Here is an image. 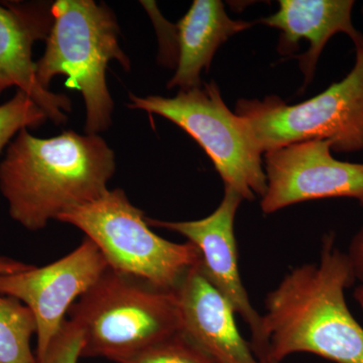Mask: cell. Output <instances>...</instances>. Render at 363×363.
I'll list each match as a JSON object with an SVG mask.
<instances>
[{"mask_svg":"<svg viewBox=\"0 0 363 363\" xmlns=\"http://www.w3.org/2000/svg\"><path fill=\"white\" fill-rule=\"evenodd\" d=\"M108 269L99 248L86 238L75 250L48 266L0 276V294L18 298L35 317V357L44 354L72 306Z\"/></svg>","mask_w":363,"mask_h":363,"instance_id":"cell-8","label":"cell"},{"mask_svg":"<svg viewBox=\"0 0 363 363\" xmlns=\"http://www.w3.org/2000/svg\"><path fill=\"white\" fill-rule=\"evenodd\" d=\"M47 119L45 112L32 98L18 90L9 101L0 105V154L21 130L39 128Z\"/></svg>","mask_w":363,"mask_h":363,"instance_id":"cell-17","label":"cell"},{"mask_svg":"<svg viewBox=\"0 0 363 363\" xmlns=\"http://www.w3.org/2000/svg\"><path fill=\"white\" fill-rule=\"evenodd\" d=\"M243 201L235 191L225 187L224 197L216 210L200 220L161 221L147 218L150 227L181 234L201 253L203 271L215 288L233 306L252 332L253 353L262 357V315L253 308L242 284L238 267V250L234 222Z\"/></svg>","mask_w":363,"mask_h":363,"instance_id":"cell-10","label":"cell"},{"mask_svg":"<svg viewBox=\"0 0 363 363\" xmlns=\"http://www.w3.org/2000/svg\"><path fill=\"white\" fill-rule=\"evenodd\" d=\"M83 334L77 325L67 320L58 335L35 363H78L82 350Z\"/></svg>","mask_w":363,"mask_h":363,"instance_id":"cell-18","label":"cell"},{"mask_svg":"<svg viewBox=\"0 0 363 363\" xmlns=\"http://www.w3.org/2000/svg\"><path fill=\"white\" fill-rule=\"evenodd\" d=\"M57 220L77 227L90 238L112 271L175 291L186 274L201 262L190 241L172 242L150 229L142 210L121 189L108 190L95 201L68 210Z\"/></svg>","mask_w":363,"mask_h":363,"instance_id":"cell-5","label":"cell"},{"mask_svg":"<svg viewBox=\"0 0 363 363\" xmlns=\"http://www.w3.org/2000/svg\"><path fill=\"white\" fill-rule=\"evenodd\" d=\"M355 281L347 253L327 234L319 262L295 267L267 294L260 362L311 353L335 363H363V327L345 300Z\"/></svg>","mask_w":363,"mask_h":363,"instance_id":"cell-1","label":"cell"},{"mask_svg":"<svg viewBox=\"0 0 363 363\" xmlns=\"http://www.w3.org/2000/svg\"><path fill=\"white\" fill-rule=\"evenodd\" d=\"M33 267V264H26V262H20V260L0 255V276L26 271V269H30Z\"/></svg>","mask_w":363,"mask_h":363,"instance_id":"cell-20","label":"cell"},{"mask_svg":"<svg viewBox=\"0 0 363 363\" xmlns=\"http://www.w3.org/2000/svg\"><path fill=\"white\" fill-rule=\"evenodd\" d=\"M255 23L229 18L220 0H195L177 25L178 64L168 88L200 87L202 71L209 70L220 45Z\"/></svg>","mask_w":363,"mask_h":363,"instance_id":"cell-14","label":"cell"},{"mask_svg":"<svg viewBox=\"0 0 363 363\" xmlns=\"http://www.w3.org/2000/svg\"><path fill=\"white\" fill-rule=\"evenodd\" d=\"M133 109L169 119L199 143L213 162L224 186L253 201L267 191L262 152L245 119L233 113L214 82L180 90L173 98L130 94Z\"/></svg>","mask_w":363,"mask_h":363,"instance_id":"cell-6","label":"cell"},{"mask_svg":"<svg viewBox=\"0 0 363 363\" xmlns=\"http://www.w3.org/2000/svg\"><path fill=\"white\" fill-rule=\"evenodd\" d=\"M35 334L32 311L18 298L0 294V363H35L30 348Z\"/></svg>","mask_w":363,"mask_h":363,"instance_id":"cell-15","label":"cell"},{"mask_svg":"<svg viewBox=\"0 0 363 363\" xmlns=\"http://www.w3.org/2000/svg\"><path fill=\"white\" fill-rule=\"evenodd\" d=\"M83 334L81 357L123 363L181 331L175 291L109 269L69 310Z\"/></svg>","mask_w":363,"mask_h":363,"instance_id":"cell-4","label":"cell"},{"mask_svg":"<svg viewBox=\"0 0 363 363\" xmlns=\"http://www.w3.org/2000/svg\"><path fill=\"white\" fill-rule=\"evenodd\" d=\"M54 25L52 4L47 2L0 4V95L16 87L32 98L56 125L67 123L70 98L52 93L40 84L33 45L47 40Z\"/></svg>","mask_w":363,"mask_h":363,"instance_id":"cell-11","label":"cell"},{"mask_svg":"<svg viewBox=\"0 0 363 363\" xmlns=\"http://www.w3.org/2000/svg\"><path fill=\"white\" fill-rule=\"evenodd\" d=\"M181 331L217 363H260L241 336L230 303L209 281L201 262L176 289Z\"/></svg>","mask_w":363,"mask_h":363,"instance_id":"cell-12","label":"cell"},{"mask_svg":"<svg viewBox=\"0 0 363 363\" xmlns=\"http://www.w3.org/2000/svg\"><path fill=\"white\" fill-rule=\"evenodd\" d=\"M354 298L357 301L358 304H359L363 310V283L355 289Z\"/></svg>","mask_w":363,"mask_h":363,"instance_id":"cell-21","label":"cell"},{"mask_svg":"<svg viewBox=\"0 0 363 363\" xmlns=\"http://www.w3.org/2000/svg\"><path fill=\"white\" fill-rule=\"evenodd\" d=\"M116 171L113 150L99 135L64 131L35 138L23 128L0 162V192L9 215L28 231L99 199Z\"/></svg>","mask_w":363,"mask_h":363,"instance_id":"cell-2","label":"cell"},{"mask_svg":"<svg viewBox=\"0 0 363 363\" xmlns=\"http://www.w3.org/2000/svg\"><path fill=\"white\" fill-rule=\"evenodd\" d=\"M331 150L328 140H314L266 152L264 214L329 198H351L363 204V164L338 161Z\"/></svg>","mask_w":363,"mask_h":363,"instance_id":"cell-9","label":"cell"},{"mask_svg":"<svg viewBox=\"0 0 363 363\" xmlns=\"http://www.w3.org/2000/svg\"><path fill=\"white\" fill-rule=\"evenodd\" d=\"M235 113L245 119L262 152L307 140L331 143L332 150H363V47L350 73L317 96L296 105L277 96L240 100Z\"/></svg>","mask_w":363,"mask_h":363,"instance_id":"cell-7","label":"cell"},{"mask_svg":"<svg viewBox=\"0 0 363 363\" xmlns=\"http://www.w3.org/2000/svg\"><path fill=\"white\" fill-rule=\"evenodd\" d=\"M347 255L354 269L357 279L363 283V227L353 238Z\"/></svg>","mask_w":363,"mask_h":363,"instance_id":"cell-19","label":"cell"},{"mask_svg":"<svg viewBox=\"0 0 363 363\" xmlns=\"http://www.w3.org/2000/svg\"><path fill=\"white\" fill-rule=\"evenodd\" d=\"M362 14H363V7H362Z\"/></svg>","mask_w":363,"mask_h":363,"instance_id":"cell-22","label":"cell"},{"mask_svg":"<svg viewBox=\"0 0 363 363\" xmlns=\"http://www.w3.org/2000/svg\"><path fill=\"white\" fill-rule=\"evenodd\" d=\"M52 13L54 25L45 54L35 62L38 80L48 89L56 76H67L66 87L84 98L85 133L98 135L112 123L107 66L114 60L130 70V60L119 45L116 16L106 4L93 0H58Z\"/></svg>","mask_w":363,"mask_h":363,"instance_id":"cell-3","label":"cell"},{"mask_svg":"<svg viewBox=\"0 0 363 363\" xmlns=\"http://www.w3.org/2000/svg\"><path fill=\"white\" fill-rule=\"evenodd\" d=\"M123 363H217L182 331L152 344Z\"/></svg>","mask_w":363,"mask_h":363,"instance_id":"cell-16","label":"cell"},{"mask_svg":"<svg viewBox=\"0 0 363 363\" xmlns=\"http://www.w3.org/2000/svg\"><path fill=\"white\" fill-rule=\"evenodd\" d=\"M279 4L278 13L259 23L281 30V55L294 54L301 40L309 43L307 52L298 57L305 84L312 80L320 55L336 33H346L357 49L363 47L362 35L351 20L353 0H281Z\"/></svg>","mask_w":363,"mask_h":363,"instance_id":"cell-13","label":"cell"}]
</instances>
